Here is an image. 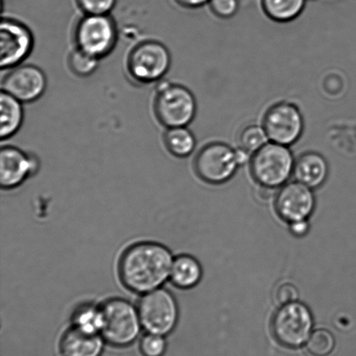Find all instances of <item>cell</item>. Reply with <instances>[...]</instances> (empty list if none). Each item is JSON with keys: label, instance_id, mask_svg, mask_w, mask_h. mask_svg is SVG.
<instances>
[{"label": "cell", "instance_id": "1", "mask_svg": "<svg viewBox=\"0 0 356 356\" xmlns=\"http://www.w3.org/2000/svg\"><path fill=\"white\" fill-rule=\"evenodd\" d=\"M174 258L168 247L153 242L134 244L124 251L118 263L122 284L136 294L161 288L170 277Z\"/></svg>", "mask_w": 356, "mask_h": 356}, {"label": "cell", "instance_id": "2", "mask_svg": "<svg viewBox=\"0 0 356 356\" xmlns=\"http://www.w3.org/2000/svg\"><path fill=\"white\" fill-rule=\"evenodd\" d=\"M156 120L167 128L188 127L195 120L197 111V99L186 86L159 82L154 100Z\"/></svg>", "mask_w": 356, "mask_h": 356}, {"label": "cell", "instance_id": "3", "mask_svg": "<svg viewBox=\"0 0 356 356\" xmlns=\"http://www.w3.org/2000/svg\"><path fill=\"white\" fill-rule=\"evenodd\" d=\"M103 324L100 334L114 347L130 346L138 339L142 323L138 309L122 298L108 300L101 305Z\"/></svg>", "mask_w": 356, "mask_h": 356}, {"label": "cell", "instance_id": "4", "mask_svg": "<svg viewBox=\"0 0 356 356\" xmlns=\"http://www.w3.org/2000/svg\"><path fill=\"white\" fill-rule=\"evenodd\" d=\"M296 159L289 146L268 141L251 155L250 173L261 187L284 186L293 176Z\"/></svg>", "mask_w": 356, "mask_h": 356}, {"label": "cell", "instance_id": "5", "mask_svg": "<svg viewBox=\"0 0 356 356\" xmlns=\"http://www.w3.org/2000/svg\"><path fill=\"white\" fill-rule=\"evenodd\" d=\"M76 48L97 59L109 56L116 47L118 29L116 21L109 15H85L73 31Z\"/></svg>", "mask_w": 356, "mask_h": 356}, {"label": "cell", "instance_id": "6", "mask_svg": "<svg viewBox=\"0 0 356 356\" xmlns=\"http://www.w3.org/2000/svg\"><path fill=\"white\" fill-rule=\"evenodd\" d=\"M172 66V54L165 45L145 40L135 45L127 58V71L136 82L149 85L161 82Z\"/></svg>", "mask_w": 356, "mask_h": 356}, {"label": "cell", "instance_id": "7", "mask_svg": "<svg viewBox=\"0 0 356 356\" xmlns=\"http://www.w3.org/2000/svg\"><path fill=\"white\" fill-rule=\"evenodd\" d=\"M240 166L237 149L222 141L204 145L194 160L197 176L212 185H221L232 179Z\"/></svg>", "mask_w": 356, "mask_h": 356}, {"label": "cell", "instance_id": "8", "mask_svg": "<svg viewBox=\"0 0 356 356\" xmlns=\"http://www.w3.org/2000/svg\"><path fill=\"white\" fill-rule=\"evenodd\" d=\"M313 327V316L309 307L298 301L282 305L271 322L275 340L289 348H298L307 343Z\"/></svg>", "mask_w": 356, "mask_h": 356}, {"label": "cell", "instance_id": "9", "mask_svg": "<svg viewBox=\"0 0 356 356\" xmlns=\"http://www.w3.org/2000/svg\"><path fill=\"white\" fill-rule=\"evenodd\" d=\"M142 327L149 334L168 336L179 319L177 300L169 291L159 288L143 296L138 304Z\"/></svg>", "mask_w": 356, "mask_h": 356}, {"label": "cell", "instance_id": "10", "mask_svg": "<svg viewBox=\"0 0 356 356\" xmlns=\"http://www.w3.org/2000/svg\"><path fill=\"white\" fill-rule=\"evenodd\" d=\"M261 125L270 141L292 146L302 137L305 117L298 106L289 101H279L268 108Z\"/></svg>", "mask_w": 356, "mask_h": 356}, {"label": "cell", "instance_id": "11", "mask_svg": "<svg viewBox=\"0 0 356 356\" xmlns=\"http://www.w3.org/2000/svg\"><path fill=\"white\" fill-rule=\"evenodd\" d=\"M34 47L30 28L21 21L3 17L0 26V66L10 70L22 64Z\"/></svg>", "mask_w": 356, "mask_h": 356}, {"label": "cell", "instance_id": "12", "mask_svg": "<svg viewBox=\"0 0 356 356\" xmlns=\"http://www.w3.org/2000/svg\"><path fill=\"white\" fill-rule=\"evenodd\" d=\"M47 78L43 70L33 65L10 69L2 82V91L22 103H33L44 95Z\"/></svg>", "mask_w": 356, "mask_h": 356}, {"label": "cell", "instance_id": "13", "mask_svg": "<svg viewBox=\"0 0 356 356\" xmlns=\"http://www.w3.org/2000/svg\"><path fill=\"white\" fill-rule=\"evenodd\" d=\"M40 169V159L13 146L0 150V186L10 190L21 186Z\"/></svg>", "mask_w": 356, "mask_h": 356}, {"label": "cell", "instance_id": "14", "mask_svg": "<svg viewBox=\"0 0 356 356\" xmlns=\"http://www.w3.org/2000/svg\"><path fill=\"white\" fill-rule=\"evenodd\" d=\"M315 206L312 188L298 181L284 184L275 200L277 214L289 223L308 219L313 214Z\"/></svg>", "mask_w": 356, "mask_h": 356}, {"label": "cell", "instance_id": "15", "mask_svg": "<svg viewBox=\"0 0 356 356\" xmlns=\"http://www.w3.org/2000/svg\"><path fill=\"white\" fill-rule=\"evenodd\" d=\"M329 173V162L325 157L318 152L308 151L296 159L293 176L298 183L315 189L323 186Z\"/></svg>", "mask_w": 356, "mask_h": 356}, {"label": "cell", "instance_id": "16", "mask_svg": "<svg viewBox=\"0 0 356 356\" xmlns=\"http://www.w3.org/2000/svg\"><path fill=\"white\" fill-rule=\"evenodd\" d=\"M104 341L100 334L86 332L72 326L62 336L61 353L63 356H100Z\"/></svg>", "mask_w": 356, "mask_h": 356}, {"label": "cell", "instance_id": "17", "mask_svg": "<svg viewBox=\"0 0 356 356\" xmlns=\"http://www.w3.org/2000/svg\"><path fill=\"white\" fill-rule=\"evenodd\" d=\"M202 277V268L195 257L188 254L174 258L170 272V281L181 289H190L195 287Z\"/></svg>", "mask_w": 356, "mask_h": 356}, {"label": "cell", "instance_id": "18", "mask_svg": "<svg viewBox=\"0 0 356 356\" xmlns=\"http://www.w3.org/2000/svg\"><path fill=\"white\" fill-rule=\"evenodd\" d=\"M23 103L2 91L0 94L1 122L0 137L2 141L12 138L20 130L24 122Z\"/></svg>", "mask_w": 356, "mask_h": 356}, {"label": "cell", "instance_id": "19", "mask_svg": "<svg viewBox=\"0 0 356 356\" xmlns=\"http://www.w3.org/2000/svg\"><path fill=\"white\" fill-rule=\"evenodd\" d=\"M308 0H260L265 16L275 23L286 24L298 20L305 12Z\"/></svg>", "mask_w": 356, "mask_h": 356}, {"label": "cell", "instance_id": "20", "mask_svg": "<svg viewBox=\"0 0 356 356\" xmlns=\"http://www.w3.org/2000/svg\"><path fill=\"white\" fill-rule=\"evenodd\" d=\"M163 142L170 155L181 159L191 156L197 146V139L188 127L167 128Z\"/></svg>", "mask_w": 356, "mask_h": 356}, {"label": "cell", "instance_id": "21", "mask_svg": "<svg viewBox=\"0 0 356 356\" xmlns=\"http://www.w3.org/2000/svg\"><path fill=\"white\" fill-rule=\"evenodd\" d=\"M72 326L86 332L100 334L103 324L101 306L93 303H82L76 307L72 316Z\"/></svg>", "mask_w": 356, "mask_h": 356}, {"label": "cell", "instance_id": "22", "mask_svg": "<svg viewBox=\"0 0 356 356\" xmlns=\"http://www.w3.org/2000/svg\"><path fill=\"white\" fill-rule=\"evenodd\" d=\"M268 141L270 139L268 138L263 125H247L241 129L238 136H237L238 148L250 155H254L258 150L263 148Z\"/></svg>", "mask_w": 356, "mask_h": 356}, {"label": "cell", "instance_id": "23", "mask_svg": "<svg viewBox=\"0 0 356 356\" xmlns=\"http://www.w3.org/2000/svg\"><path fill=\"white\" fill-rule=\"evenodd\" d=\"M99 59L92 57L86 52L75 48L68 57L70 70L79 78H88L97 71L99 68Z\"/></svg>", "mask_w": 356, "mask_h": 356}, {"label": "cell", "instance_id": "24", "mask_svg": "<svg viewBox=\"0 0 356 356\" xmlns=\"http://www.w3.org/2000/svg\"><path fill=\"white\" fill-rule=\"evenodd\" d=\"M336 347L333 334L327 330H317L312 332L307 341V351L312 356H330Z\"/></svg>", "mask_w": 356, "mask_h": 356}, {"label": "cell", "instance_id": "25", "mask_svg": "<svg viewBox=\"0 0 356 356\" xmlns=\"http://www.w3.org/2000/svg\"><path fill=\"white\" fill-rule=\"evenodd\" d=\"M76 3L85 15H109L117 0H76Z\"/></svg>", "mask_w": 356, "mask_h": 356}, {"label": "cell", "instance_id": "26", "mask_svg": "<svg viewBox=\"0 0 356 356\" xmlns=\"http://www.w3.org/2000/svg\"><path fill=\"white\" fill-rule=\"evenodd\" d=\"M211 12L220 20H230L239 12L240 0H209Z\"/></svg>", "mask_w": 356, "mask_h": 356}, {"label": "cell", "instance_id": "27", "mask_svg": "<svg viewBox=\"0 0 356 356\" xmlns=\"http://www.w3.org/2000/svg\"><path fill=\"white\" fill-rule=\"evenodd\" d=\"M165 336L159 334H146L140 341V350L144 356H163L166 350Z\"/></svg>", "mask_w": 356, "mask_h": 356}, {"label": "cell", "instance_id": "28", "mask_svg": "<svg viewBox=\"0 0 356 356\" xmlns=\"http://www.w3.org/2000/svg\"><path fill=\"white\" fill-rule=\"evenodd\" d=\"M299 292L298 288L291 284H284L275 291V299L281 305L288 304L293 302L298 301Z\"/></svg>", "mask_w": 356, "mask_h": 356}, {"label": "cell", "instance_id": "29", "mask_svg": "<svg viewBox=\"0 0 356 356\" xmlns=\"http://www.w3.org/2000/svg\"><path fill=\"white\" fill-rule=\"evenodd\" d=\"M309 225L308 219L291 223V230L293 235L296 236H303L308 233Z\"/></svg>", "mask_w": 356, "mask_h": 356}, {"label": "cell", "instance_id": "30", "mask_svg": "<svg viewBox=\"0 0 356 356\" xmlns=\"http://www.w3.org/2000/svg\"><path fill=\"white\" fill-rule=\"evenodd\" d=\"M178 6L186 9H199L208 5L209 0H175Z\"/></svg>", "mask_w": 356, "mask_h": 356}]
</instances>
